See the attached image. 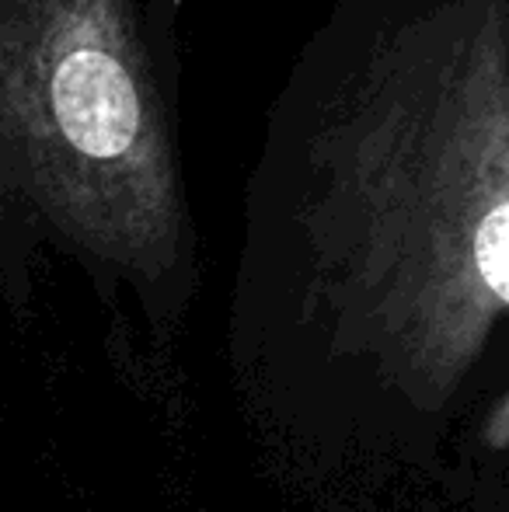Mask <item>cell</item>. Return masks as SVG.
Masks as SVG:
<instances>
[{
	"mask_svg": "<svg viewBox=\"0 0 509 512\" xmlns=\"http://www.w3.org/2000/svg\"><path fill=\"white\" fill-rule=\"evenodd\" d=\"M53 112L63 136L88 157L126 154L140 129L133 81L98 49H77L56 67Z\"/></svg>",
	"mask_w": 509,
	"mask_h": 512,
	"instance_id": "6da1fadb",
	"label": "cell"
},
{
	"mask_svg": "<svg viewBox=\"0 0 509 512\" xmlns=\"http://www.w3.org/2000/svg\"><path fill=\"white\" fill-rule=\"evenodd\" d=\"M475 269L482 276L485 290L506 304L509 297V209L496 203L485 213L482 227L475 234Z\"/></svg>",
	"mask_w": 509,
	"mask_h": 512,
	"instance_id": "7a4b0ae2",
	"label": "cell"
}]
</instances>
